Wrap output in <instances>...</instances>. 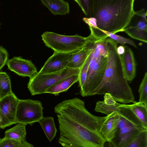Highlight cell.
<instances>
[{
    "label": "cell",
    "instance_id": "cell-1",
    "mask_svg": "<svg viewBox=\"0 0 147 147\" xmlns=\"http://www.w3.org/2000/svg\"><path fill=\"white\" fill-rule=\"evenodd\" d=\"M108 61L103 80L91 96L110 94L116 102L124 104L137 102L132 90L123 73L120 56L117 51L118 43L109 37L106 39Z\"/></svg>",
    "mask_w": 147,
    "mask_h": 147
},
{
    "label": "cell",
    "instance_id": "cell-2",
    "mask_svg": "<svg viewBox=\"0 0 147 147\" xmlns=\"http://www.w3.org/2000/svg\"><path fill=\"white\" fill-rule=\"evenodd\" d=\"M92 17L99 30L113 34L124 32L135 14L134 0H92Z\"/></svg>",
    "mask_w": 147,
    "mask_h": 147
},
{
    "label": "cell",
    "instance_id": "cell-3",
    "mask_svg": "<svg viewBox=\"0 0 147 147\" xmlns=\"http://www.w3.org/2000/svg\"><path fill=\"white\" fill-rule=\"evenodd\" d=\"M101 110L107 115L115 112L119 116L117 130L111 142L115 147H124L141 132L147 130L130 109L117 102L112 97L103 102Z\"/></svg>",
    "mask_w": 147,
    "mask_h": 147
},
{
    "label": "cell",
    "instance_id": "cell-4",
    "mask_svg": "<svg viewBox=\"0 0 147 147\" xmlns=\"http://www.w3.org/2000/svg\"><path fill=\"white\" fill-rule=\"evenodd\" d=\"M60 137L63 147H103L106 141L99 130L80 125L63 115L57 114Z\"/></svg>",
    "mask_w": 147,
    "mask_h": 147
},
{
    "label": "cell",
    "instance_id": "cell-5",
    "mask_svg": "<svg viewBox=\"0 0 147 147\" xmlns=\"http://www.w3.org/2000/svg\"><path fill=\"white\" fill-rule=\"evenodd\" d=\"M42 40L46 46L55 52L70 53L84 48L87 42V37L76 34L67 36L53 32H45L41 35Z\"/></svg>",
    "mask_w": 147,
    "mask_h": 147
},
{
    "label": "cell",
    "instance_id": "cell-6",
    "mask_svg": "<svg viewBox=\"0 0 147 147\" xmlns=\"http://www.w3.org/2000/svg\"><path fill=\"white\" fill-rule=\"evenodd\" d=\"M80 69L66 68L59 71L47 74L38 73L30 78L27 87L32 95L45 93L50 87L60 80L74 75H79Z\"/></svg>",
    "mask_w": 147,
    "mask_h": 147
},
{
    "label": "cell",
    "instance_id": "cell-7",
    "mask_svg": "<svg viewBox=\"0 0 147 147\" xmlns=\"http://www.w3.org/2000/svg\"><path fill=\"white\" fill-rule=\"evenodd\" d=\"M43 109L40 101L19 99L16 114L17 123L32 125L38 122L43 117Z\"/></svg>",
    "mask_w": 147,
    "mask_h": 147
},
{
    "label": "cell",
    "instance_id": "cell-8",
    "mask_svg": "<svg viewBox=\"0 0 147 147\" xmlns=\"http://www.w3.org/2000/svg\"><path fill=\"white\" fill-rule=\"evenodd\" d=\"M19 99L13 93L0 99V126L3 129L17 123L16 114Z\"/></svg>",
    "mask_w": 147,
    "mask_h": 147
},
{
    "label": "cell",
    "instance_id": "cell-9",
    "mask_svg": "<svg viewBox=\"0 0 147 147\" xmlns=\"http://www.w3.org/2000/svg\"><path fill=\"white\" fill-rule=\"evenodd\" d=\"M107 61L108 57L103 59L87 73L85 84L80 90L82 96H91L93 91L101 83L104 78Z\"/></svg>",
    "mask_w": 147,
    "mask_h": 147
},
{
    "label": "cell",
    "instance_id": "cell-10",
    "mask_svg": "<svg viewBox=\"0 0 147 147\" xmlns=\"http://www.w3.org/2000/svg\"><path fill=\"white\" fill-rule=\"evenodd\" d=\"M6 65L9 69L22 77L30 78L38 73L36 67L31 61L21 57H14L8 59Z\"/></svg>",
    "mask_w": 147,
    "mask_h": 147
},
{
    "label": "cell",
    "instance_id": "cell-11",
    "mask_svg": "<svg viewBox=\"0 0 147 147\" xmlns=\"http://www.w3.org/2000/svg\"><path fill=\"white\" fill-rule=\"evenodd\" d=\"M124 32L131 38L146 43L147 21L144 18L135 14Z\"/></svg>",
    "mask_w": 147,
    "mask_h": 147
},
{
    "label": "cell",
    "instance_id": "cell-12",
    "mask_svg": "<svg viewBox=\"0 0 147 147\" xmlns=\"http://www.w3.org/2000/svg\"><path fill=\"white\" fill-rule=\"evenodd\" d=\"M73 53H63L54 52L38 73L40 74L52 73L64 69L66 68L69 59Z\"/></svg>",
    "mask_w": 147,
    "mask_h": 147
},
{
    "label": "cell",
    "instance_id": "cell-13",
    "mask_svg": "<svg viewBox=\"0 0 147 147\" xmlns=\"http://www.w3.org/2000/svg\"><path fill=\"white\" fill-rule=\"evenodd\" d=\"M125 52L120 56L122 69L124 78L130 83L135 78L136 74V63L132 50L125 46Z\"/></svg>",
    "mask_w": 147,
    "mask_h": 147
},
{
    "label": "cell",
    "instance_id": "cell-14",
    "mask_svg": "<svg viewBox=\"0 0 147 147\" xmlns=\"http://www.w3.org/2000/svg\"><path fill=\"white\" fill-rule=\"evenodd\" d=\"M119 121L118 115L114 112L109 115L108 118L102 125L99 133L106 142H111L115 136Z\"/></svg>",
    "mask_w": 147,
    "mask_h": 147
},
{
    "label": "cell",
    "instance_id": "cell-15",
    "mask_svg": "<svg viewBox=\"0 0 147 147\" xmlns=\"http://www.w3.org/2000/svg\"><path fill=\"white\" fill-rule=\"evenodd\" d=\"M90 51V48L86 44L82 49L72 54L66 68L80 69L88 56Z\"/></svg>",
    "mask_w": 147,
    "mask_h": 147
},
{
    "label": "cell",
    "instance_id": "cell-16",
    "mask_svg": "<svg viewBox=\"0 0 147 147\" xmlns=\"http://www.w3.org/2000/svg\"><path fill=\"white\" fill-rule=\"evenodd\" d=\"M79 75L76 74L67 77L59 81L48 88L45 93L58 95L60 93L66 91L74 84L78 82Z\"/></svg>",
    "mask_w": 147,
    "mask_h": 147
},
{
    "label": "cell",
    "instance_id": "cell-17",
    "mask_svg": "<svg viewBox=\"0 0 147 147\" xmlns=\"http://www.w3.org/2000/svg\"><path fill=\"white\" fill-rule=\"evenodd\" d=\"M41 1L54 15H65L69 12L68 2L62 0H42Z\"/></svg>",
    "mask_w": 147,
    "mask_h": 147
},
{
    "label": "cell",
    "instance_id": "cell-18",
    "mask_svg": "<svg viewBox=\"0 0 147 147\" xmlns=\"http://www.w3.org/2000/svg\"><path fill=\"white\" fill-rule=\"evenodd\" d=\"M27 124L18 123L13 127L6 130L4 138L21 142L26 139Z\"/></svg>",
    "mask_w": 147,
    "mask_h": 147
},
{
    "label": "cell",
    "instance_id": "cell-19",
    "mask_svg": "<svg viewBox=\"0 0 147 147\" xmlns=\"http://www.w3.org/2000/svg\"><path fill=\"white\" fill-rule=\"evenodd\" d=\"M123 105L131 110L147 129V104L138 102L131 105Z\"/></svg>",
    "mask_w": 147,
    "mask_h": 147
},
{
    "label": "cell",
    "instance_id": "cell-20",
    "mask_svg": "<svg viewBox=\"0 0 147 147\" xmlns=\"http://www.w3.org/2000/svg\"><path fill=\"white\" fill-rule=\"evenodd\" d=\"M38 122L46 136L51 142L55 136L57 131L53 118L51 117H43Z\"/></svg>",
    "mask_w": 147,
    "mask_h": 147
},
{
    "label": "cell",
    "instance_id": "cell-21",
    "mask_svg": "<svg viewBox=\"0 0 147 147\" xmlns=\"http://www.w3.org/2000/svg\"><path fill=\"white\" fill-rule=\"evenodd\" d=\"M12 93L9 77L5 72H0V99Z\"/></svg>",
    "mask_w": 147,
    "mask_h": 147
},
{
    "label": "cell",
    "instance_id": "cell-22",
    "mask_svg": "<svg viewBox=\"0 0 147 147\" xmlns=\"http://www.w3.org/2000/svg\"><path fill=\"white\" fill-rule=\"evenodd\" d=\"M124 147H147V130L141 132Z\"/></svg>",
    "mask_w": 147,
    "mask_h": 147
},
{
    "label": "cell",
    "instance_id": "cell-23",
    "mask_svg": "<svg viewBox=\"0 0 147 147\" xmlns=\"http://www.w3.org/2000/svg\"><path fill=\"white\" fill-rule=\"evenodd\" d=\"M101 32L107 35L109 37L121 45L124 46L125 44H129L135 48H137V46L134 41L130 39L126 38L120 36L113 34L111 33L104 30H99L97 32L101 33Z\"/></svg>",
    "mask_w": 147,
    "mask_h": 147
},
{
    "label": "cell",
    "instance_id": "cell-24",
    "mask_svg": "<svg viewBox=\"0 0 147 147\" xmlns=\"http://www.w3.org/2000/svg\"><path fill=\"white\" fill-rule=\"evenodd\" d=\"M81 8L83 12L87 17H92L93 14L92 0H75Z\"/></svg>",
    "mask_w": 147,
    "mask_h": 147
},
{
    "label": "cell",
    "instance_id": "cell-25",
    "mask_svg": "<svg viewBox=\"0 0 147 147\" xmlns=\"http://www.w3.org/2000/svg\"><path fill=\"white\" fill-rule=\"evenodd\" d=\"M139 102L147 104V72H146L140 86Z\"/></svg>",
    "mask_w": 147,
    "mask_h": 147
},
{
    "label": "cell",
    "instance_id": "cell-26",
    "mask_svg": "<svg viewBox=\"0 0 147 147\" xmlns=\"http://www.w3.org/2000/svg\"><path fill=\"white\" fill-rule=\"evenodd\" d=\"M88 56L80 69L78 81L79 86L80 88V90L83 88L85 84L86 79L88 66Z\"/></svg>",
    "mask_w": 147,
    "mask_h": 147
},
{
    "label": "cell",
    "instance_id": "cell-27",
    "mask_svg": "<svg viewBox=\"0 0 147 147\" xmlns=\"http://www.w3.org/2000/svg\"><path fill=\"white\" fill-rule=\"evenodd\" d=\"M21 142L4 137L0 140V147H21Z\"/></svg>",
    "mask_w": 147,
    "mask_h": 147
},
{
    "label": "cell",
    "instance_id": "cell-28",
    "mask_svg": "<svg viewBox=\"0 0 147 147\" xmlns=\"http://www.w3.org/2000/svg\"><path fill=\"white\" fill-rule=\"evenodd\" d=\"M8 57L9 54L7 50L0 45V70L6 65Z\"/></svg>",
    "mask_w": 147,
    "mask_h": 147
},
{
    "label": "cell",
    "instance_id": "cell-29",
    "mask_svg": "<svg viewBox=\"0 0 147 147\" xmlns=\"http://www.w3.org/2000/svg\"><path fill=\"white\" fill-rule=\"evenodd\" d=\"M83 20L89 26L90 30H98L97 20L94 17L87 18L84 17L83 18Z\"/></svg>",
    "mask_w": 147,
    "mask_h": 147
},
{
    "label": "cell",
    "instance_id": "cell-30",
    "mask_svg": "<svg viewBox=\"0 0 147 147\" xmlns=\"http://www.w3.org/2000/svg\"><path fill=\"white\" fill-rule=\"evenodd\" d=\"M117 51L119 55H123L125 52V46L120 45L117 46Z\"/></svg>",
    "mask_w": 147,
    "mask_h": 147
},
{
    "label": "cell",
    "instance_id": "cell-31",
    "mask_svg": "<svg viewBox=\"0 0 147 147\" xmlns=\"http://www.w3.org/2000/svg\"><path fill=\"white\" fill-rule=\"evenodd\" d=\"M21 143V147H34L32 144L27 142L26 139L22 141Z\"/></svg>",
    "mask_w": 147,
    "mask_h": 147
},
{
    "label": "cell",
    "instance_id": "cell-32",
    "mask_svg": "<svg viewBox=\"0 0 147 147\" xmlns=\"http://www.w3.org/2000/svg\"><path fill=\"white\" fill-rule=\"evenodd\" d=\"M103 147H115L111 142H106Z\"/></svg>",
    "mask_w": 147,
    "mask_h": 147
},
{
    "label": "cell",
    "instance_id": "cell-33",
    "mask_svg": "<svg viewBox=\"0 0 147 147\" xmlns=\"http://www.w3.org/2000/svg\"><path fill=\"white\" fill-rule=\"evenodd\" d=\"M1 139V138H0V140Z\"/></svg>",
    "mask_w": 147,
    "mask_h": 147
},
{
    "label": "cell",
    "instance_id": "cell-34",
    "mask_svg": "<svg viewBox=\"0 0 147 147\" xmlns=\"http://www.w3.org/2000/svg\"></svg>",
    "mask_w": 147,
    "mask_h": 147
},
{
    "label": "cell",
    "instance_id": "cell-35",
    "mask_svg": "<svg viewBox=\"0 0 147 147\" xmlns=\"http://www.w3.org/2000/svg\"></svg>",
    "mask_w": 147,
    "mask_h": 147
},
{
    "label": "cell",
    "instance_id": "cell-36",
    "mask_svg": "<svg viewBox=\"0 0 147 147\" xmlns=\"http://www.w3.org/2000/svg\"></svg>",
    "mask_w": 147,
    "mask_h": 147
}]
</instances>
